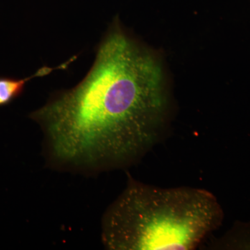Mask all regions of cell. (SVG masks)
Here are the masks:
<instances>
[{"label": "cell", "instance_id": "obj_3", "mask_svg": "<svg viewBox=\"0 0 250 250\" xmlns=\"http://www.w3.org/2000/svg\"><path fill=\"white\" fill-rule=\"evenodd\" d=\"M77 59V56L72 57L68 62L57 67L43 66L41 67L31 76L24 79L0 78V106L9 104L15 99L18 98L24 91L25 85L29 81L36 77H45L56 70L67 68L70 62Z\"/></svg>", "mask_w": 250, "mask_h": 250}, {"label": "cell", "instance_id": "obj_4", "mask_svg": "<svg viewBox=\"0 0 250 250\" xmlns=\"http://www.w3.org/2000/svg\"><path fill=\"white\" fill-rule=\"evenodd\" d=\"M227 242L229 248L250 249V223L236 225L229 233Z\"/></svg>", "mask_w": 250, "mask_h": 250}, {"label": "cell", "instance_id": "obj_1", "mask_svg": "<svg viewBox=\"0 0 250 250\" xmlns=\"http://www.w3.org/2000/svg\"><path fill=\"white\" fill-rule=\"evenodd\" d=\"M167 99L155 57L113 22L93 66L29 115L49 167L95 174L129 165L155 142Z\"/></svg>", "mask_w": 250, "mask_h": 250}, {"label": "cell", "instance_id": "obj_2", "mask_svg": "<svg viewBox=\"0 0 250 250\" xmlns=\"http://www.w3.org/2000/svg\"><path fill=\"white\" fill-rule=\"evenodd\" d=\"M223 218L205 189L161 188L128 174L124 191L104 214L102 240L111 250H192Z\"/></svg>", "mask_w": 250, "mask_h": 250}]
</instances>
